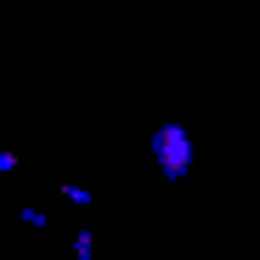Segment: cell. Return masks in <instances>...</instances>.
I'll list each match as a JSON object with an SVG mask.
<instances>
[{
	"instance_id": "6da1fadb",
	"label": "cell",
	"mask_w": 260,
	"mask_h": 260,
	"mask_svg": "<svg viewBox=\"0 0 260 260\" xmlns=\"http://www.w3.org/2000/svg\"><path fill=\"white\" fill-rule=\"evenodd\" d=\"M153 153H158V164H164L170 181H181L187 170H192V136H187L181 124H164L158 136H153Z\"/></svg>"
},
{
	"instance_id": "7a4b0ae2",
	"label": "cell",
	"mask_w": 260,
	"mask_h": 260,
	"mask_svg": "<svg viewBox=\"0 0 260 260\" xmlns=\"http://www.w3.org/2000/svg\"><path fill=\"white\" fill-rule=\"evenodd\" d=\"M74 260H96V238H91V232L74 238Z\"/></svg>"
},
{
	"instance_id": "277c9868",
	"label": "cell",
	"mask_w": 260,
	"mask_h": 260,
	"mask_svg": "<svg viewBox=\"0 0 260 260\" xmlns=\"http://www.w3.org/2000/svg\"><path fill=\"white\" fill-rule=\"evenodd\" d=\"M12 170H17V153H12V147H0V176H12Z\"/></svg>"
},
{
	"instance_id": "3957f363",
	"label": "cell",
	"mask_w": 260,
	"mask_h": 260,
	"mask_svg": "<svg viewBox=\"0 0 260 260\" xmlns=\"http://www.w3.org/2000/svg\"><path fill=\"white\" fill-rule=\"evenodd\" d=\"M62 198H68V204H96L91 187H74V181H62Z\"/></svg>"
}]
</instances>
